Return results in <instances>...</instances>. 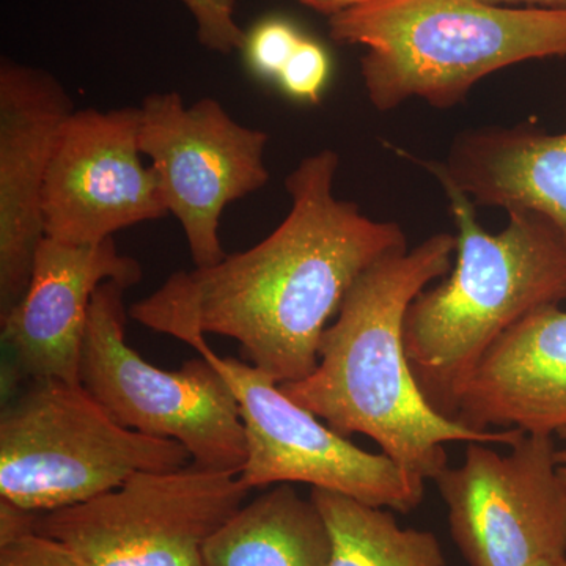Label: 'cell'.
I'll use <instances>...</instances> for the list:
<instances>
[{
  "label": "cell",
  "mask_w": 566,
  "mask_h": 566,
  "mask_svg": "<svg viewBox=\"0 0 566 566\" xmlns=\"http://www.w3.org/2000/svg\"><path fill=\"white\" fill-rule=\"evenodd\" d=\"M338 164L334 150L304 158L285 180L289 216L270 237L212 266L178 271L129 315L175 338H233L245 363L277 385L307 378L353 283L378 260L408 249L398 223L375 221L335 197Z\"/></svg>",
  "instance_id": "1"
},
{
  "label": "cell",
  "mask_w": 566,
  "mask_h": 566,
  "mask_svg": "<svg viewBox=\"0 0 566 566\" xmlns=\"http://www.w3.org/2000/svg\"><path fill=\"white\" fill-rule=\"evenodd\" d=\"M457 244L453 234H433L411 251L390 253L367 268L324 331L315 370L281 385L290 400L335 433L368 436L385 455L424 482L449 465L450 442L510 447L524 434L475 431L439 415L409 368L406 312L431 282L452 271Z\"/></svg>",
  "instance_id": "2"
},
{
  "label": "cell",
  "mask_w": 566,
  "mask_h": 566,
  "mask_svg": "<svg viewBox=\"0 0 566 566\" xmlns=\"http://www.w3.org/2000/svg\"><path fill=\"white\" fill-rule=\"evenodd\" d=\"M438 180L458 227L457 262L409 305L405 349L424 400L453 420L461 390L495 340L532 312L566 301V243L527 210L506 211L505 229L488 233L474 202Z\"/></svg>",
  "instance_id": "3"
},
{
  "label": "cell",
  "mask_w": 566,
  "mask_h": 566,
  "mask_svg": "<svg viewBox=\"0 0 566 566\" xmlns=\"http://www.w3.org/2000/svg\"><path fill=\"white\" fill-rule=\"evenodd\" d=\"M338 43L367 48L360 74L376 109L420 98L463 102L494 71L566 57V9H509L485 0H365L329 17Z\"/></svg>",
  "instance_id": "4"
},
{
  "label": "cell",
  "mask_w": 566,
  "mask_h": 566,
  "mask_svg": "<svg viewBox=\"0 0 566 566\" xmlns=\"http://www.w3.org/2000/svg\"><path fill=\"white\" fill-rule=\"evenodd\" d=\"M191 463L180 442L123 427L81 382H29L0 416V497L25 512L84 504L140 472Z\"/></svg>",
  "instance_id": "5"
},
{
  "label": "cell",
  "mask_w": 566,
  "mask_h": 566,
  "mask_svg": "<svg viewBox=\"0 0 566 566\" xmlns=\"http://www.w3.org/2000/svg\"><path fill=\"white\" fill-rule=\"evenodd\" d=\"M104 282L92 297L80 381L118 423L186 447L192 464L240 474L248 460L240 406L207 359L161 370L126 344L125 292Z\"/></svg>",
  "instance_id": "6"
},
{
  "label": "cell",
  "mask_w": 566,
  "mask_h": 566,
  "mask_svg": "<svg viewBox=\"0 0 566 566\" xmlns=\"http://www.w3.org/2000/svg\"><path fill=\"white\" fill-rule=\"evenodd\" d=\"M249 491L238 474L192 463L140 472L84 504L35 513L33 528L74 566H207L205 545Z\"/></svg>",
  "instance_id": "7"
},
{
  "label": "cell",
  "mask_w": 566,
  "mask_h": 566,
  "mask_svg": "<svg viewBox=\"0 0 566 566\" xmlns=\"http://www.w3.org/2000/svg\"><path fill=\"white\" fill-rule=\"evenodd\" d=\"M178 340L207 359L237 398L248 442V460L238 476L249 490L305 483L398 513L422 504L424 480L385 453L367 452L335 433L290 400L270 375L234 357H219L203 334H181Z\"/></svg>",
  "instance_id": "8"
},
{
  "label": "cell",
  "mask_w": 566,
  "mask_h": 566,
  "mask_svg": "<svg viewBox=\"0 0 566 566\" xmlns=\"http://www.w3.org/2000/svg\"><path fill=\"white\" fill-rule=\"evenodd\" d=\"M505 455L469 442L439 472L450 535L469 566H534L566 556V482L554 434L524 433Z\"/></svg>",
  "instance_id": "9"
},
{
  "label": "cell",
  "mask_w": 566,
  "mask_h": 566,
  "mask_svg": "<svg viewBox=\"0 0 566 566\" xmlns=\"http://www.w3.org/2000/svg\"><path fill=\"white\" fill-rule=\"evenodd\" d=\"M139 109L140 153L159 175L167 210L196 268L212 266L227 256L219 234L226 208L270 181V136L234 120L214 98L186 106L180 93L156 92Z\"/></svg>",
  "instance_id": "10"
},
{
  "label": "cell",
  "mask_w": 566,
  "mask_h": 566,
  "mask_svg": "<svg viewBox=\"0 0 566 566\" xmlns=\"http://www.w3.org/2000/svg\"><path fill=\"white\" fill-rule=\"evenodd\" d=\"M140 109H76L63 125L43 192L44 232L96 244L169 214L159 175L142 163Z\"/></svg>",
  "instance_id": "11"
},
{
  "label": "cell",
  "mask_w": 566,
  "mask_h": 566,
  "mask_svg": "<svg viewBox=\"0 0 566 566\" xmlns=\"http://www.w3.org/2000/svg\"><path fill=\"white\" fill-rule=\"evenodd\" d=\"M142 266L118 252L114 238L96 244H69L44 238L21 303L2 324L7 356L3 389L59 379L80 385L82 344L93 294L104 282L132 289Z\"/></svg>",
  "instance_id": "12"
},
{
  "label": "cell",
  "mask_w": 566,
  "mask_h": 566,
  "mask_svg": "<svg viewBox=\"0 0 566 566\" xmlns=\"http://www.w3.org/2000/svg\"><path fill=\"white\" fill-rule=\"evenodd\" d=\"M73 99L50 71L0 62V319L21 303L46 238L43 192Z\"/></svg>",
  "instance_id": "13"
},
{
  "label": "cell",
  "mask_w": 566,
  "mask_h": 566,
  "mask_svg": "<svg viewBox=\"0 0 566 566\" xmlns=\"http://www.w3.org/2000/svg\"><path fill=\"white\" fill-rule=\"evenodd\" d=\"M455 422L475 431L566 430V311L545 305L488 349L458 397Z\"/></svg>",
  "instance_id": "14"
},
{
  "label": "cell",
  "mask_w": 566,
  "mask_h": 566,
  "mask_svg": "<svg viewBox=\"0 0 566 566\" xmlns=\"http://www.w3.org/2000/svg\"><path fill=\"white\" fill-rule=\"evenodd\" d=\"M406 158L453 182L474 205L536 212L566 243V133L471 129L457 137L446 163Z\"/></svg>",
  "instance_id": "15"
},
{
  "label": "cell",
  "mask_w": 566,
  "mask_h": 566,
  "mask_svg": "<svg viewBox=\"0 0 566 566\" xmlns=\"http://www.w3.org/2000/svg\"><path fill=\"white\" fill-rule=\"evenodd\" d=\"M331 554L326 520L292 483L241 505L203 547L207 566H329Z\"/></svg>",
  "instance_id": "16"
},
{
  "label": "cell",
  "mask_w": 566,
  "mask_h": 566,
  "mask_svg": "<svg viewBox=\"0 0 566 566\" xmlns=\"http://www.w3.org/2000/svg\"><path fill=\"white\" fill-rule=\"evenodd\" d=\"M311 497L329 528V566H446L438 536L401 527L392 510L318 488Z\"/></svg>",
  "instance_id": "17"
},
{
  "label": "cell",
  "mask_w": 566,
  "mask_h": 566,
  "mask_svg": "<svg viewBox=\"0 0 566 566\" xmlns=\"http://www.w3.org/2000/svg\"><path fill=\"white\" fill-rule=\"evenodd\" d=\"M35 513L0 501V566H74L61 546L33 528Z\"/></svg>",
  "instance_id": "18"
},
{
  "label": "cell",
  "mask_w": 566,
  "mask_h": 566,
  "mask_svg": "<svg viewBox=\"0 0 566 566\" xmlns=\"http://www.w3.org/2000/svg\"><path fill=\"white\" fill-rule=\"evenodd\" d=\"M303 35L283 20L259 22L245 35L244 55L249 69L263 80H279Z\"/></svg>",
  "instance_id": "19"
},
{
  "label": "cell",
  "mask_w": 566,
  "mask_h": 566,
  "mask_svg": "<svg viewBox=\"0 0 566 566\" xmlns=\"http://www.w3.org/2000/svg\"><path fill=\"white\" fill-rule=\"evenodd\" d=\"M197 25V39L208 51H243L245 33L234 20V0H181Z\"/></svg>",
  "instance_id": "20"
},
{
  "label": "cell",
  "mask_w": 566,
  "mask_h": 566,
  "mask_svg": "<svg viewBox=\"0 0 566 566\" xmlns=\"http://www.w3.org/2000/svg\"><path fill=\"white\" fill-rule=\"evenodd\" d=\"M329 57L324 48L303 36L277 81L293 98L316 103L329 80Z\"/></svg>",
  "instance_id": "21"
},
{
  "label": "cell",
  "mask_w": 566,
  "mask_h": 566,
  "mask_svg": "<svg viewBox=\"0 0 566 566\" xmlns=\"http://www.w3.org/2000/svg\"><path fill=\"white\" fill-rule=\"evenodd\" d=\"M300 2L311 7V9L322 11V13L333 17V14L338 13V11L349 9V7L363 3L365 0H300Z\"/></svg>",
  "instance_id": "22"
},
{
  "label": "cell",
  "mask_w": 566,
  "mask_h": 566,
  "mask_svg": "<svg viewBox=\"0 0 566 566\" xmlns=\"http://www.w3.org/2000/svg\"><path fill=\"white\" fill-rule=\"evenodd\" d=\"M494 6H506V3H531V6H542L546 9H566V0H485Z\"/></svg>",
  "instance_id": "23"
},
{
  "label": "cell",
  "mask_w": 566,
  "mask_h": 566,
  "mask_svg": "<svg viewBox=\"0 0 566 566\" xmlns=\"http://www.w3.org/2000/svg\"><path fill=\"white\" fill-rule=\"evenodd\" d=\"M558 438H562V439H564V441H566V430L560 431V433H558ZM557 461H558V472H560V475L564 476V480L566 482V449H564V450L558 449Z\"/></svg>",
  "instance_id": "24"
},
{
  "label": "cell",
  "mask_w": 566,
  "mask_h": 566,
  "mask_svg": "<svg viewBox=\"0 0 566 566\" xmlns=\"http://www.w3.org/2000/svg\"><path fill=\"white\" fill-rule=\"evenodd\" d=\"M534 566H566V556L553 558V560L538 562V564H535Z\"/></svg>",
  "instance_id": "25"
}]
</instances>
